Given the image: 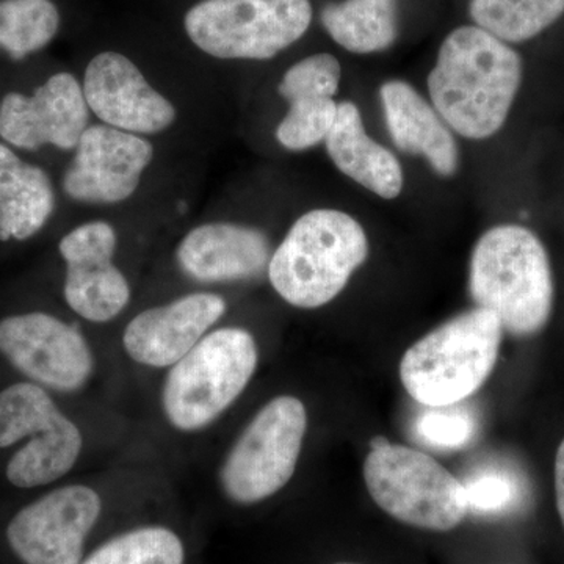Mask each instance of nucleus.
<instances>
[{
  "instance_id": "1",
  "label": "nucleus",
  "mask_w": 564,
  "mask_h": 564,
  "mask_svg": "<svg viewBox=\"0 0 564 564\" xmlns=\"http://www.w3.org/2000/svg\"><path fill=\"white\" fill-rule=\"evenodd\" d=\"M522 82V58L477 25L448 33L430 73V101L445 124L469 140L496 135Z\"/></svg>"
},
{
  "instance_id": "2",
  "label": "nucleus",
  "mask_w": 564,
  "mask_h": 564,
  "mask_svg": "<svg viewBox=\"0 0 564 564\" xmlns=\"http://www.w3.org/2000/svg\"><path fill=\"white\" fill-rule=\"evenodd\" d=\"M469 293L475 307L499 318L503 332L518 337L540 333L554 310V276L536 234L518 225L486 231L470 258Z\"/></svg>"
},
{
  "instance_id": "3",
  "label": "nucleus",
  "mask_w": 564,
  "mask_h": 564,
  "mask_svg": "<svg viewBox=\"0 0 564 564\" xmlns=\"http://www.w3.org/2000/svg\"><path fill=\"white\" fill-rule=\"evenodd\" d=\"M367 256V234L351 215L310 210L293 223L270 258L269 280L285 303L317 310L344 291Z\"/></svg>"
},
{
  "instance_id": "4",
  "label": "nucleus",
  "mask_w": 564,
  "mask_h": 564,
  "mask_svg": "<svg viewBox=\"0 0 564 564\" xmlns=\"http://www.w3.org/2000/svg\"><path fill=\"white\" fill-rule=\"evenodd\" d=\"M502 323L481 307L437 326L410 348L400 362V380L423 406H448L474 395L496 367Z\"/></svg>"
},
{
  "instance_id": "5",
  "label": "nucleus",
  "mask_w": 564,
  "mask_h": 564,
  "mask_svg": "<svg viewBox=\"0 0 564 564\" xmlns=\"http://www.w3.org/2000/svg\"><path fill=\"white\" fill-rule=\"evenodd\" d=\"M258 361V344L247 329L207 333L170 369L162 389L165 417L180 432L206 429L242 395Z\"/></svg>"
},
{
  "instance_id": "6",
  "label": "nucleus",
  "mask_w": 564,
  "mask_h": 564,
  "mask_svg": "<svg viewBox=\"0 0 564 564\" xmlns=\"http://www.w3.org/2000/svg\"><path fill=\"white\" fill-rule=\"evenodd\" d=\"M364 480L375 503L403 524L448 532L466 518L462 481L406 445L373 447L364 463Z\"/></svg>"
},
{
  "instance_id": "7",
  "label": "nucleus",
  "mask_w": 564,
  "mask_h": 564,
  "mask_svg": "<svg viewBox=\"0 0 564 564\" xmlns=\"http://www.w3.org/2000/svg\"><path fill=\"white\" fill-rule=\"evenodd\" d=\"M310 0H203L185 14L188 39L212 57L269 61L310 29Z\"/></svg>"
},
{
  "instance_id": "8",
  "label": "nucleus",
  "mask_w": 564,
  "mask_h": 564,
  "mask_svg": "<svg viewBox=\"0 0 564 564\" xmlns=\"http://www.w3.org/2000/svg\"><path fill=\"white\" fill-rule=\"evenodd\" d=\"M306 429L302 400L281 395L267 403L223 463L220 484L228 499L252 505L280 492L295 474Z\"/></svg>"
},
{
  "instance_id": "9",
  "label": "nucleus",
  "mask_w": 564,
  "mask_h": 564,
  "mask_svg": "<svg viewBox=\"0 0 564 564\" xmlns=\"http://www.w3.org/2000/svg\"><path fill=\"white\" fill-rule=\"evenodd\" d=\"M101 511V497L90 486H63L22 508L7 527V540L25 564H80Z\"/></svg>"
},
{
  "instance_id": "10",
  "label": "nucleus",
  "mask_w": 564,
  "mask_h": 564,
  "mask_svg": "<svg viewBox=\"0 0 564 564\" xmlns=\"http://www.w3.org/2000/svg\"><path fill=\"white\" fill-rule=\"evenodd\" d=\"M0 352L33 383L62 392L87 384L95 366L79 329L44 313L2 318Z\"/></svg>"
},
{
  "instance_id": "11",
  "label": "nucleus",
  "mask_w": 564,
  "mask_h": 564,
  "mask_svg": "<svg viewBox=\"0 0 564 564\" xmlns=\"http://www.w3.org/2000/svg\"><path fill=\"white\" fill-rule=\"evenodd\" d=\"M74 150L63 188L69 198L91 204L131 198L154 155L150 141L107 124L88 126Z\"/></svg>"
},
{
  "instance_id": "12",
  "label": "nucleus",
  "mask_w": 564,
  "mask_h": 564,
  "mask_svg": "<svg viewBox=\"0 0 564 564\" xmlns=\"http://www.w3.org/2000/svg\"><path fill=\"white\" fill-rule=\"evenodd\" d=\"M58 250L66 262L65 300L70 310L93 323L118 317L131 300V288L113 263V226L85 223L63 237Z\"/></svg>"
},
{
  "instance_id": "13",
  "label": "nucleus",
  "mask_w": 564,
  "mask_h": 564,
  "mask_svg": "<svg viewBox=\"0 0 564 564\" xmlns=\"http://www.w3.org/2000/svg\"><path fill=\"white\" fill-rule=\"evenodd\" d=\"M84 88L68 73L52 76L32 96L10 93L0 104V137L24 150L54 144L74 150L88 128Z\"/></svg>"
},
{
  "instance_id": "14",
  "label": "nucleus",
  "mask_w": 564,
  "mask_h": 564,
  "mask_svg": "<svg viewBox=\"0 0 564 564\" xmlns=\"http://www.w3.org/2000/svg\"><path fill=\"white\" fill-rule=\"evenodd\" d=\"M84 95L88 109L110 128L150 135L176 121V109L155 91L131 58L118 52L96 55L85 69Z\"/></svg>"
},
{
  "instance_id": "15",
  "label": "nucleus",
  "mask_w": 564,
  "mask_h": 564,
  "mask_svg": "<svg viewBox=\"0 0 564 564\" xmlns=\"http://www.w3.org/2000/svg\"><path fill=\"white\" fill-rule=\"evenodd\" d=\"M217 293L196 292L143 311L129 322L122 345L141 366L163 369L184 358L226 313Z\"/></svg>"
},
{
  "instance_id": "16",
  "label": "nucleus",
  "mask_w": 564,
  "mask_h": 564,
  "mask_svg": "<svg viewBox=\"0 0 564 564\" xmlns=\"http://www.w3.org/2000/svg\"><path fill=\"white\" fill-rule=\"evenodd\" d=\"M265 234L234 223H207L192 229L176 250L182 272L198 282L250 280L269 269Z\"/></svg>"
},
{
  "instance_id": "17",
  "label": "nucleus",
  "mask_w": 564,
  "mask_h": 564,
  "mask_svg": "<svg viewBox=\"0 0 564 564\" xmlns=\"http://www.w3.org/2000/svg\"><path fill=\"white\" fill-rule=\"evenodd\" d=\"M380 99L393 144L406 154L425 158L440 176H454L458 144L433 104L404 80L384 82Z\"/></svg>"
},
{
  "instance_id": "18",
  "label": "nucleus",
  "mask_w": 564,
  "mask_h": 564,
  "mask_svg": "<svg viewBox=\"0 0 564 564\" xmlns=\"http://www.w3.org/2000/svg\"><path fill=\"white\" fill-rule=\"evenodd\" d=\"M325 141L336 169L356 184L383 199H395L403 192L399 159L366 132L356 104L344 101L337 106L336 122Z\"/></svg>"
},
{
  "instance_id": "19",
  "label": "nucleus",
  "mask_w": 564,
  "mask_h": 564,
  "mask_svg": "<svg viewBox=\"0 0 564 564\" xmlns=\"http://www.w3.org/2000/svg\"><path fill=\"white\" fill-rule=\"evenodd\" d=\"M55 206L50 176L0 143V240H28L46 225Z\"/></svg>"
},
{
  "instance_id": "20",
  "label": "nucleus",
  "mask_w": 564,
  "mask_h": 564,
  "mask_svg": "<svg viewBox=\"0 0 564 564\" xmlns=\"http://www.w3.org/2000/svg\"><path fill=\"white\" fill-rule=\"evenodd\" d=\"M84 447L79 426L58 413L43 432L32 436L7 466V478L17 488L54 484L73 469Z\"/></svg>"
},
{
  "instance_id": "21",
  "label": "nucleus",
  "mask_w": 564,
  "mask_h": 564,
  "mask_svg": "<svg viewBox=\"0 0 564 564\" xmlns=\"http://www.w3.org/2000/svg\"><path fill=\"white\" fill-rule=\"evenodd\" d=\"M329 36L352 54L389 50L399 36V0H344L322 10Z\"/></svg>"
},
{
  "instance_id": "22",
  "label": "nucleus",
  "mask_w": 564,
  "mask_h": 564,
  "mask_svg": "<svg viewBox=\"0 0 564 564\" xmlns=\"http://www.w3.org/2000/svg\"><path fill=\"white\" fill-rule=\"evenodd\" d=\"M477 28L503 43H524L554 25L564 14V0H470Z\"/></svg>"
},
{
  "instance_id": "23",
  "label": "nucleus",
  "mask_w": 564,
  "mask_h": 564,
  "mask_svg": "<svg viewBox=\"0 0 564 564\" xmlns=\"http://www.w3.org/2000/svg\"><path fill=\"white\" fill-rule=\"evenodd\" d=\"M61 14L51 0H0V46L14 61L51 43Z\"/></svg>"
},
{
  "instance_id": "24",
  "label": "nucleus",
  "mask_w": 564,
  "mask_h": 564,
  "mask_svg": "<svg viewBox=\"0 0 564 564\" xmlns=\"http://www.w3.org/2000/svg\"><path fill=\"white\" fill-rule=\"evenodd\" d=\"M181 538L165 527H141L111 538L80 564H184Z\"/></svg>"
},
{
  "instance_id": "25",
  "label": "nucleus",
  "mask_w": 564,
  "mask_h": 564,
  "mask_svg": "<svg viewBox=\"0 0 564 564\" xmlns=\"http://www.w3.org/2000/svg\"><path fill=\"white\" fill-rule=\"evenodd\" d=\"M61 413L36 383H17L0 392V448L43 432Z\"/></svg>"
},
{
  "instance_id": "26",
  "label": "nucleus",
  "mask_w": 564,
  "mask_h": 564,
  "mask_svg": "<svg viewBox=\"0 0 564 564\" xmlns=\"http://www.w3.org/2000/svg\"><path fill=\"white\" fill-rule=\"evenodd\" d=\"M334 98H303L289 102V110L276 129V140L289 151L317 147L332 132L337 118Z\"/></svg>"
},
{
  "instance_id": "27",
  "label": "nucleus",
  "mask_w": 564,
  "mask_h": 564,
  "mask_svg": "<svg viewBox=\"0 0 564 564\" xmlns=\"http://www.w3.org/2000/svg\"><path fill=\"white\" fill-rule=\"evenodd\" d=\"M419 443L437 451H459L473 443L477 419L459 403L448 406H426L414 421Z\"/></svg>"
},
{
  "instance_id": "28",
  "label": "nucleus",
  "mask_w": 564,
  "mask_h": 564,
  "mask_svg": "<svg viewBox=\"0 0 564 564\" xmlns=\"http://www.w3.org/2000/svg\"><path fill=\"white\" fill-rule=\"evenodd\" d=\"M340 63L332 54H315L288 69L278 93L288 102L303 98H334L340 84Z\"/></svg>"
},
{
  "instance_id": "29",
  "label": "nucleus",
  "mask_w": 564,
  "mask_h": 564,
  "mask_svg": "<svg viewBox=\"0 0 564 564\" xmlns=\"http://www.w3.org/2000/svg\"><path fill=\"white\" fill-rule=\"evenodd\" d=\"M463 486L467 513L500 516L510 513L521 502V485L507 470L486 469Z\"/></svg>"
},
{
  "instance_id": "30",
  "label": "nucleus",
  "mask_w": 564,
  "mask_h": 564,
  "mask_svg": "<svg viewBox=\"0 0 564 564\" xmlns=\"http://www.w3.org/2000/svg\"><path fill=\"white\" fill-rule=\"evenodd\" d=\"M555 496L556 508H558L560 518L564 527V440L560 444L555 458Z\"/></svg>"
},
{
  "instance_id": "31",
  "label": "nucleus",
  "mask_w": 564,
  "mask_h": 564,
  "mask_svg": "<svg viewBox=\"0 0 564 564\" xmlns=\"http://www.w3.org/2000/svg\"><path fill=\"white\" fill-rule=\"evenodd\" d=\"M337 564H356V563H337Z\"/></svg>"
}]
</instances>
